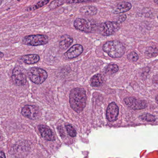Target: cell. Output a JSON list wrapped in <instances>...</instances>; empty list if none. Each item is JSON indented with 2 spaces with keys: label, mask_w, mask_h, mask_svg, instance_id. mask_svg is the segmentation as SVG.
I'll list each match as a JSON object with an SVG mask.
<instances>
[{
  "label": "cell",
  "mask_w": 158,
  "mask_h": 158,
  "mask_svg": "<svg viewBox=\"0 0 158 158\" xmlns=\"http://www.w3.org/2000/svg\"><path fill=\"white\" fill-rule=\"evenodd\" d=\"M65 128L69 136L73 137L76 136L77 132H76V130L72 125H69V124L66 125L65 126Z\"/></svg>",
  "instance_id": "7402d4cb"
},
{
  "label": "cell",
  "mask_w": 158,
  "mask_h": 158,
  "mask_svg": "<svg viewBox=\"0 0 158 158\" xmlns=\"http://www.w3.org/2000/svg\"><path fill=\"white\" fill-rule=\"evenodd\" d=\"M74 27L78 30L86 33L94 32L96 29V23L85 19L77 18L74 22Z\"/></svg>",
  "instance_id": "277c9868"
},
{
  "label": "cell",
  "mask_w": 158,
  "mask_h": 158,
  "mask_svg": "<svg viewBox=\"0 0 158 158\" xmlns=\"http://www.w3.org/2000/svg\"><path fill=\"white\" fill-rule=\"evenodd\" d=\"M73 42V38L69 35L63 36L62 40L59 43V46L61 49L66 50L71 45Z\"/></svg>",
  "instance_id": "2e32d148"
},
{
  "label": "cell",
  "mask_w": 158,
  "mask_h": 158,
  "mask_svg": "<svg viewBox=\"0 0 158 158\" xmlns=\"http://www.w3.org/2000/svg\"><path fill=\"white\" fill-rule=\"evenodd\" d=\"M140 118L143 120L149 122H152L156 121V118L155 116L149 113L143 114L140 116Z\"/></svg>",
  "instance_id": "44dd1931"
},
{
  "label": "cell",
  "mask_w": 158,
  "mask_h": 158,
  "mask_svg": "<svg viewBox=\"0 0 158 158\" xmlns=\"http://www.w3.org/2000/svg\"><path fill=\"white\" fill-rule=\"evenodd\" d=\"M119 68L116 64H110L106 67V72L107 74H112L116 73L118 70Z\"/></svg>",
  "instance_id": "ffe728a7"
},
{
  "label": "cell",
  "mask_w": 158,
  "mask_h": 158,
  "mask_svg": "<svg viewBox=\"0 0 158 158\" xmlns=\"http://www.w3.org/2000/svg\"><path fill=\"white\" fill-rule=\"evenodd\" d=\"M0 139H1V135H0Z\"/></svg>",
  "instance_id": "1f68e13d"
},
{
  "label": "cell",
  "mask_w": 158,
  "mask_h": 158,
  "mask_svg": "<svg viewBox=\"0 0 158 158\" xmlns=\"http://www.w3.org/2000/svg\"><path fill=\"white\" fill-rule=\"evenodd\" d=\"M97 0H66V2L68 4H77L90 2H95Z\"/></svg>",
  "instance_id": "cb8c5ba5"
},
{
  "label": "cell",
  "mask_w": 158,
  "mask_h": 158,
  "mask_svg": "<svg viewBox=\"0 0 158 158\" xmlns=\"http://www.w3.org/2000/svg\"><path fill=\"white\" fill-rule=\"evenodd\" d=\"M128 59L132 62H136L139 58L138 54L135 52H132L128 55Z\"/></svg>",
  "instance_id": "d4e9b609"
},
{
  "label": "cell",
  "mask_w": 158,
  "mask_h": 158,
  "mask_svg": "<svg viewBox=\"0 0 158 158\" xmlns=\"http://www.w3.org/2000/svg\"><path fill=\"white\" fill-rule=\"evenodd\" d=\"M125 104L134 110L143 109L147 107V103L144 100L136 99L134 97H127L124 98Z\"/></svg>",
  "instance_id": "9c48e42d"
},
{
  "label": "cell",
  "mask_w": 158,
  "mask_h": 158,
  "mask_svg": "<svg viewBox=\"0 0 158 158\" xmlns=\"http://www.w3.org/2000/svg\"><path fill=\"white\" fill-rule=\"evenodd\" d=\"M126 19V15H120L118 18V21H117L118 23H121L125 21Z\"/></svg>",
  "instance_id": "484cf974"
},
{
  "label": "cell",
  "mask_w": 158,
  "mask_h": 158,
  "mask_svg": "<svg viewBox=\"0 0 158 158\" xmlns=\"http://www.w3.org/2000/svg\"><path fill=\"white\" fill-rule=\"evenodd\" d=\"M83 52V47L81 45L75 44L65 53V56L67 59H73L80 55Z\"/></svg>",
  "instance_id": "8fae6325"
},
{
  "label": "cell",
  "mask_w": 158,
  "mask_h": 158,
  "mask_svg": "<svg viewBox=\"0 0 158 158\" xmlns=\"http://www.w3.org/2000/svg\"><path fill=\"white\" fill-rule=\"evenodd\" d=\"M80 12L81 14L85 15L94 16L97 14L98 9L94 6H84L81 7Z\"/></svg>",
  "instance_id": "5bb4252c"
},
{
  "label": "cell",
  "mask_w": 158,
  "mask_h": 158,
  "mask_svg": "<svg viewBox=\"0 0 158 158\" xmlns=\"http://www.w3.org/2000/svg\"><path fill=\"white\" fill-rule=\"evenodd\" d=\"M3 0H0V6L2 4V3Z\"/></svg>",
  "instance_id": "4dcf8cb0"
},
{
  "label": "cell",
  "mask_w": 158,
  "mask_h": 158,
  "mask_svg": "<svg viewBox=\"0 0 158 158\" xmlns=\"http://www.w3.org/2000/svg\"><path fill=\"white\" fill-rule=\"evenodd\" d=\"M154 2L156 3L158 5V0H154Z\"/></svg>",
  "instance_id": "f546056e"
},
{
  "label": "cell",
  "mask_w": 158,
  "mask_h": 158,
  "mask_svg": "<svg viewBox=\"0 0 158 158\" xmlns=\"http://www.w3.org/2000/svg\"><path fill=\"white\" fill-rule=\"evenodd\" d=\"M119 114L118 107L115 102L110 103L106 111V118L110 122L117 120Z\"/></svg>",
  "instance_id": "30bf717a"
},
{
  "label": "cell",
  "mask_w": 158,
  "mask_h": 158,
  "mask_svg": "<svg viewBox=\"0 0 158 158\" xmlns=\"http://www.w3.org/2000/svg\"></svg>",
  "instance_id": "d6a6232c"
},
{
  "label": "cell",
  "mask_w": 158,
  "mask_h": 158,
  "mask_svg": "<svg viewBox=\"0 0 158 158\" xmlns=\"http://www.w3.org/2000/svg\"><path fill=\"white\" fill-rule=\"evenodd\" d=\"M0 158H6L4 153L2 151H0Z\"/></svg>",
  "instance_id": "4316f807"
},
{
  "label": "cell",
  "mask_w": 158,
  "mask_h": 158,
  "mask_svg": "<svg viewBox=\"0 0 158 158\" xmlns=\"http://www.w3.org/2000/svg\"><path fill=\"white\" fill-rule=\"evenodd\" d=\"M49 38L45 35H31L26 36L22 39V43L26 45L39 46L48 43Z\"/></svg>",
  "instance_id": "5b68a950"
},
{
  "label": "cell",
  "mask_w": 158,
  "mask_h": 158,
  "mask_svg": "<svg viewBox=\"0 0 158 158\" xmlns=\"http://www.w3.org/2000/svg\"><path fill=\"white\" fill-rule=\"evenodd\" d=\"M22 62L27 64H33L40 61V56L36 54H30L23 56L20 58Z\"/></svg>",
  "instance_id": "9a60e30c"
},
{
  "label": "cell",
  "mask_w": 158,
  "mask_h": 158,
  "mask_svg": "<svg viewBox=\"0 0 158 158\" xmlns=\"http://www.w3.org/2000/svg\"><path fill=\"white\" fill-rule=\"evenodd\" d=\"M156 101L158 104V95L156 97Z\"/></svg>",
  "instance_id": "f1b7e54d"
},
{
  "label": "cell",
  "mask_w": 158,
  "mask_h": 158,
  "mask_svg": "<svg viewBox=\"0 0 158 158\" xmlns=\"http://www.w3.org/2000/svg\"><path fill=\"white\" fill-rule=\"evenodd\" d=\"M21 114L26 118L31 120L39 118L40 111L38 107L32 105H26L21 110Z\"/></svg>",
  "instance_id": "ba28073f"
},
{
  "label": "cell",
  "mask_w": 158,
  "mask_h": 158,
  "mask_svg": "<svg viewBox=\"0 0 158 158\" xmlns=\"http://www.w3.org/2000/svg\"><path fill=\"white\" fill-rule=\"evenodd\" d=\"M86 96L83 88H74L69 94V103L71 107L77 113L83 111L86 105Z\"/></svg>",
  "instance_id": "6da1fadb"
},
{
  "label": "cell",
  "mask_w": 158,
  "mask_h": 158,
  "mask_svg": "<svg viewBox=\"0 0 158 158\" xmlns=\"http://www.w3.org/2000/svg\"><path fill=\"white\" fill-rule=\"evenodd\" d=\"M30 80L36 84H41L46 80L48 74L46 71L38 68H31L27 72Z\"/></svg>",
  "instance_id": "3957f363"
},
{
  "label": "cell",
  "mask_w": 158,
  "mask_h": 158,
  "mask_svg": "<svg viewBox=\"0 0 158 158\" xmlns=\"http://www.w3.org/2000/svg\"><path fill=\"white\" fill-rule=\"evenodd\" d=\"M132 5L128 2H122L117 5L113 10V14H120L126 13L131 10Z\"/></svg>",
  "instance_id": "4fadbf2b"
},
{
  "label": "cell",
  "mask_w": 158,
  "mask_h": 158,
  "mask_svg": "<svg viewBox=\"0 0 158 158\" xmlns=\"http://www.w3.org/2000/svg\"><path fill=\"white\" fill-rule=\"evenodd\" d=\"M49 2L50 0H41L40 2H37L36 4L28 7L26 10L27 11H34L46 5Z\"/></svg>",
  "instance_id": "ac0fdd59"
},
{
  "label": "cell",
  "mask_w": 158,
  "mask_h": 158,
  "mask_svg": "<svg viewBox=\"0 0 158 158\" xmlns=\"http://www.w3.org/2000/svg\"><path fill=\"white\" fill-rule=\"evenodd\" d=\"M38 129L42 137L44 139L52 142L55 140V137L52 131L48 126L44 125H40L38 126Z\"/></svg>",
  "instance_id": "7c38bea8"
},
{
  "label": "cell",
  "mask_w": 158,
  "mask_h": 158,
  "mask_svg": "<svg viewBox=\"0 0 158 158\" xmlns=\"http://www.w3.org/2000/svg\"><path fill=\"white\" fill-rule=\"evenodd\" d=\"M158 54L157 49L153 48L152 47H149L147 49L146 52V54L149 56H156Z\"/></svg>",
  "instance_id": "603a6c76"
},
{
  "label": "cell",
  "mask_w": 158,
  "mask_h": 158,
  "mask_svg": "<svg viewBox=\"0 0 158 158\" xmlns=\"http://www.w3.org/2000/svg\"><path fill=\"white\" fill-rule=\"evenodd\" d=\"M99 32L103 36H110L116 33L120 29V24L115 21L103 22L98 26Z\"/></svg>",
  "instance_id": "8992f818"
},
{
  "label": "cell",
  "mask_w": 158,
  "mask_h": 158,
  "mask_svg": "<svg viewBox=\"0 0 158 158\" xmlns=\"http://www.w3.org/2000/svg\"><path fill=\"white\" fill-rule=\"evenodd\" d=\"M12 82L16 86H23L27 83V77L20 67H16L12 72Z\"/></svg>",
  "instance_id": "52a82bcc"
},
{
  "label": "cell",
  "mask_w": 158,
  "mask_h": 158,
  "mask_svg": "<svg viewBox=\"0 0 158 158\" xmlns=\"http://www.w3.org/2000/svg\"><path fill=\"white\" fill-rule=\"evenodd\" d=\"M103 51L112 58L121 57L125 53V49L123 44L116 40L107 42L103 47Z\"/></svg>",
  "instance_id": "7a4b0ae2"
},
{
  "label": "cell",
  "mask_w": 158,
  "mask_h": 158,
  "mask_svg": "<svg viewBox=\"0 0 158 158\" xmlns=\"http://www.w3.org/2000/svg\"><path fill=\"white\" fill-rule=\"evenodd\" d=\"M4 56V54L2 52H0V58H2V57H3Z\"/></svg>",
  "instance_id": "83f0119b"
},
{
  "label": "cell",
  "mask_w": 158,
  "mask_h": 158,
  "mask_svg": "<svg viewBox=\"0 0 158 158\" xmlns=\"http://www.w3.org/2000/svg\"><path fill=\"white\" fill-rule=\"evenodd\" d=\"M66 0H55L49 5V8L51 10L55 9L64 4Z\"/></svg>",
  "instance_id": "d6986e66"
},
{
  "label": "cell",
  "mask_w": 158,
  "mask_h": 158,
  "mask_svg": "<svg viewBox=\"0 0 158 158\" xmlns=\"http://www.w3.org/2000/svg\"><path fill=\"white\" fill-rule=\"evenodd\" d=\"M103 82V78L102 75L100 74H97L94 75L93 77L91 78V85L93 86H99L101 85Z\"/></svg>",
  "instance_id": "e0dca14e"
}]
</instances>
